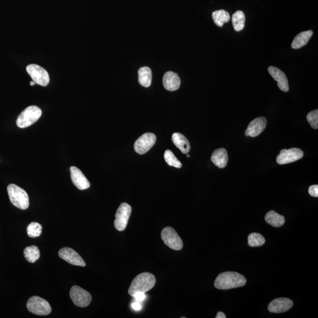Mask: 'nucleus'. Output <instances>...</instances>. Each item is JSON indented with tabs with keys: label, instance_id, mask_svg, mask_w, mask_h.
Here are the masks:
<instances>
[{
	"label": "nucleus",
	"instance_id": "2f4dec72",
	"mask_svg": "<svg viewBox=\"0 0 318 318\" xmlns=\"http://www.w3.org/2000/svg\"><path fill=\"white\" fill-rule=\"evenodd\" d=\"M131 307H132L134 310L139 311L142 310V306L140 304V302L136 301L131 304Z\"/></svg>",
	"mask_w": 318,
	"mask_h": 318
},
{
	"label": "nucleus",
	"instance_id": "9b49d317",
	"mask_svg": "<svg viewBox=\"0 0 318 318\" xmlns=\"http://www.w3.org/2000/svg\"><path fill=\"white\" fill-rule=\"evenodd\" d=\"M304 157V152L298 148L283 149L280 151L277 158V161L279 164H285L300 160Z\"/></svg>",
	"mask_w": 318,
	"mask_h": 318
},
{
	"label": "nucleus",
	"instance_id": "a211bd4d",
	"mask_svg": "<svg viewBox=\"0 0 318 318\" xmlns=\"http://www.w3.org/2000/svg\"><path fill=\"white\" fill-rule=\"evenodd\" d=\"M211 160L215 166L223 169L226 166L228 162V156L226 150L223 148L215 150L213 152Z\"/></svg>",
	"mask_w": 318,
	"mask_h": 318
},
{
	"label": "nucleus",
	"instance_id": "4be33fe9",
	"mask_svg": "<svg viewBox=\"0 0 318 318\" xmlns=\"http://www.w3.org/2000/svg\"><path fill=\"white\" fill-rule=\"evenodd\" d=\"M139 82L142 86L149 87L152 83V74L151 69L148 67H143L139 70Z\"/></svg>",
	"mask_w": 318,
	"mask_h": 318
},
{
	"label": "nucleus",
	"instance_id": "bb28decb",
	"mask_svg": "<svg viewBox=\"0 0 318 318\" xmlns=\"http://www.w3.org/2000/svg\"><path fill=\"white\" fill-rule=\"evenodd\" d=\"M265 238L258 233H252L248 237V244L251 247H258L264 245Z\"/></svg>",
	"mask_w": 318,
	"mask_h": 318
},
{
	"label": "nucleus",
	"instance_id": "39448f33",
	"mask_svg": "<svg viewBox=\"0 0 318 318\" xmlns=\"http://www.w3.org/2000/svg\"><path fill=\"white\" fill-rule=\"evenodd\" d=\"M28 310L38 316H48L51 313V308L49 303L39 296H34L27 303Z\"/></svg>",
	"mask_w": 318,
	"mask_h": 318
},
{
	"label": "nucleus",
	"instance_id": "6ab92c4d",
	"mask_svg": "<svg viewBox=\"0 0 318 318\" xmlns=\"http://www.w3.org/2000/svg\"><path fill=\"white\" fill-rule=\"evenodd\" d=\"M172 142L183 154H188L191 150L190 143L182 134L175 133L172 135Z\"/></svg>",
	"mask_w": 318,
	"mask_h": 318
},
{
	"label": "nucleus",
	"instance_id": "c756f323",
	"mask_svg": "<svg viewBox=\"0 0 318 318\" xmlns=\"http://www.w3.org/2000/svg\"><path fill=\"white\" fill-rule=\"evenodd\" d=\"M309 194L311 197H318V186L317 185L311 186L308 189Z\"/></svg>",
	"mask_w": 318,
	"mask_h": 318
},
{
	"label": "nucleus",
	"instance_id": "f8f14e48",
	"mask_svg": "<svg viewBox=\"0 0 318 318\" xmlns=\"http://www.w3.org/2000/svg\"><path fill=\"white\" fill-rule=\"evenodd\" d=\"M60 258L64 260L69 264L84 267L85 263L77 252L70 247H64L59 252Z\"/></svg>",
	"mask_w": 318,
	"mask_h": 318
},
{
	"label": "nucleus",
	"instance_id": "f03ea898",
	"mask_svg": "<svg viewBox=\"0 0 318 318\" xmlns=\"http://www.w3.org/2000/svg\"><path fill=\"white\" fill-rule=\"evenodd\" d=\"M156 284V278L149 272H143L134 278L128 289V292L133 297L137 292L146 293L151 290Z\"/></svg>",
	"mask_w": 318,
	"mask_h": 318
},
{
	"label": "nucleus",
	"instance_id": "1a4fd4ad",
	"mask_svg": "<svg viewBox=\"0 0 318 318\" xmlns=\"http://www.w3.org/2000/svg\"><path fill=\"white\" fill-rule=\"evenodd\" d=\"M26 69L27 73L36 84L41 86H47L50 82V77L46 70L37 64H30Z\"/></svg>",
	"mask_w": 318,
	"mask_h": 318
},
{
	"label": "nucleus",
	"instance_id": "423d86ee",
	"mask_svg": "<svg viewBox=\"0 0 318 318\" xmlns=\"http://www.w3.org/2000/svg\"><path fill=\"white\" fill-rule=\"evenodd\" d=\"M161 238L165 244L175 250H180L183 248V243L182 238L172 228L166 227L161 233Z\"/></svg>",
	"mask_w": 318,
	"mask_h": 318
},
{
	"label": "nucleus",
	"instance_id": "7c9ffc66",
	"mask_svg": "<svg viewBox=\"0 0 318 318\" xmlns=\"http://www.w3.org/2000/svg\"><path fill=\"white\" fill-rule=\"evenodd\" d=\"M133 297L135 298L136 301L142 302L146 299V295L145 293L137 292L136 294H134Z\"/></svg>",
	"mask_w": 318,
	"mask_h": 318
},
{
	"label": "nucleus",
	"instance_id": "72a5a7b5",
	"mask_svg": "<svg viewBox=\"0 0 318 318\" xmlns=\"http://www.w3.org/2000/svg\"><path fill=\"white\" fill-rule=\"evenodd\" d=\"M36 84V82L34 81L30 82V85H35Z\"/></svg>",
	"mask_w": 318,
	"mask_h": 318
},
{
	"label": "nucleus",
	"instance_id": "4468645a",
	"mask_svg": "<svg viewBox=\"0 0 318 318\" xmlns=\"http://www.w3.org/2000/svg\"><path fill=\"white\" fill-rule=\"evenodd\" d=\"M293 303L290 299L280 298L274 299L268 305V310L272 313L280 314L289 311Z\"/></svg>",
	"mask_w": 318,
	"mask_h": 318
},
{
	"label": "nucleus",
	"instance_id": "473e14b6",
	"mask_svg": "<svg viewBox=\"0 0 318 318\" xmlns=\"http://www.w3.org/2000/svg\"><path fill=\"white\" fill-rule=\"evenodd\" d=\"M226 317L225 316V314L222 312H219L218 314H217V316L216 317V318H226Z\"/></svg>",
	"mask_w": 318,
	"mask_h": 318
},
{
	"label": "nucleus",
	"instance_id": "aec40b11",
	"mask_svg": "<svg viewBox=\"0 0 318 318\" xmlns=\"http://www.w3.org/2000/svg\"><path fill=\"white\" fill-rule=\"evenodd\" d=\"M313 35V32L312 30L303 32L296 36L293 40L291 46L293 49H299L307 45L309 40Z\"/></svg>",
	"mask_w": 318,
	"mask_h": 318
},
{
	"label": "nucleus",
	"instance_id": "20e7f679",
	"mask_svg": "<svg viewBox=\"0 0 318 318\" xmlns=\"http://www.w3.org/2000/svg\"><path fill=\"white\" fill-rule=\"evenodd\" d=\"M41 115V110L38 106H29L18 116L16 121L17 126L24 128L32 126L40 118Z\"/></svg>",
	"mask_w": 318,
	"mask_h": 318
},
{
	"label": "nucleus",
	"instance_id": "b1692460",
	"mask_svg": "<svg viewBox=\"0 0 318 318\" xmlns=\"http://www.w3.org/2000/svg\"><path fill=\"white\" fill-rule=\"evenodd\" d=\"M212 18L216 25L222 27L223 24L229 22L231 17L228 12L224 10H220L213 12Z\"/></svg>",
	"mask_w": 318,
	"mask_h": 318
},
{
	"label": "nucleus",
	"instance_id": "393cba45",
	"mask_svg": "<svg viewBox=\"0 0 318 318\" xmlns=\"http://www.w3.org/2000/svg\"><path fill=\"white\" fill-rule=\"evenodd\" d=\"M24 255L27 261L35 263L40 257V252L38 247L31 246L27 247L24 250Z\"/></svg>",
	"mask_w": 318,
	"mask_h": 318
},
{
	"label": "nucleus",
	"instance_id": "5701e85b",
	"mask_svg": "<svg viewBox=\"0 0 318 318\" xmlns=\"http://www.w3.org/2000/svg\"><path fill=\"white\" fill-rule=\"evenodd\" d=\"M232 24L235 31L240 32L244 29L245 25V15L243 11H237L232 16Z\"/></svg>",
	"mask_w": 318,
	"mask_h": 318
},
{
	"label": "nucleus",
	"instance_id": "6e6552de",
	"mask_svg": "<svg viewBox=\"0 0 318 318\" xmlns=\"http://www.w3.org/2000/svg\"><path fill=\"white\" fill-rule=\"evenodd\" d=\"M70 298L74 304L79 307H88L92 301L90 293L81 287L74 286L72 287L70 292Z\"/></svg>",
	"mask_w": 318,
	"mask_h": 318
},
{
	"label": "nucleus",
	"instance_id": "9d476101",
	"mask_svg": "<svg viewBox=\"0 0 318 318\" xmlns=\"http://www.w3.org/2000/svg\"><path fill=\"white\" fill-rule=\"evenodd\" d=\"M157 142V136L152 133L143 134L134 143V151L139 155L146 154Z\"/></svg>",
	"mask_w": 318,
	"mask_h": 318
},
{
	"label": "nucleus",
	"instance_id": "dca6fc26",
	"mask_svg": "<svg viewBox=\"0 0 318 318\" xmlns=\"http://www.w3.org/2000/svg\"><path fill=\"white\" fill-rule=\"evenodd\" d=\"M268 72L275 80L278 82V85L280 89L285 91V92H287L289 91V87L288 81H287L285 73L274 66L269 67Z\"/></svg>",
	"mask_w": 318,
	"mask_h": 318
},
{
	"label": "nucleus",
	"instance_id": "412c9836",
	"mask_svg": "<svg viewBox=\"0 0 318 318\" xmlns=\"http://www.w3.org/2000/svg\"><path fill=\"white\" fill-rule=\"evenodd\" d=\"M265 221L269 225L275 228H279L282 226L285 223V219L284 216L279 215L274 210L270 211L265 216Z\"/></svg>",
	"mask_w": 318,
	"mask_h": 318
},
{
	"label": "nucleus",
	"instance_id": "f3484780",
	"mask_svg": "<svg viewBox=\"0 0 318 318\" xmlns=\"http://www.w3.org/2000/svg\"><path fill=\"white\" fill-rule=\"evenodd\" d=\"M180 83L181 81L176 73L172 72L165 73L163 79V84L167 90L173 91L179 89Z\"/></svg>",
	"mask_w": 318,
	"mask_h": 318
},
{
	"label": "nucleus",
	"instance_id": "c85d7f7f",
	"mask_svg": "<svg viewBox=\"0 0 318 318\" xmlns=\"http://www.w3.org/2000/svg\"><path fill=\"white\" fill-rule=\"evenodd\" d=\"M307 120L309 123L310 124L311 126L314 128V129H318V111L315 110V111H311L308 113L307 115Z\"/></svg>",
	"mask_w": 318,
	"mask_h": 318
},
{
	"label": "nucleus",
	"instance_id": "2eb2a0df",
	"mask_svg": "<svg viewBox=\"0 0 318 318\" xmlns=\"http://www.w3.org/2000/svg\"><path fill=\"white\" fill-rule=\"evenodd\" d=\"M267 124V119L259 117L254 119L249 124L245 131V135L252 137H257L265 130Z\"/></svg>",
	"mask_w": 318,
	"mask_h": 318
},
{
	"label": "nucleus",
	"instance_id": "cd10ccee",
	"mask_svg": "<svg viewBox=\"0 0 318 318\" xmlns=\"http://www.w3.org/2000/svg\"><path fill=\"white\" fill-rule=\"evenodd\" d=\"M27 234L30 238H35L40 236L42 226L38 222H32L27 226Z\"/></svg>",
	"mask_w": 318,
	"mask_h": 318
},
{
	"label": "nucleus",
	"instance_id": "ddd939ff",
	"mask_svg": "<svg viewBox=\"0 0 318 318\" xmlns=\"http://www.w3.org/2000/svg\"><path fill=\"white\" fill-rule=\"evenodd\" d=\"M70 175L73 184L79 190H85L90 188V183L84 174L78 167L72 166L70 167Z\"/></svg>",
	"mask_w": 318,
	"mask_h": 318
},
{
	"label": "nucleus",
	"instance_id": "f704fd0d",
	"mask_svg": "<svg viewBox=\"0 0 318 318\" xmlns=\"http://www.w3.org/2000/svg\"><path fill=\"white\" fill-rule=\"evenodd\" d=\"M187 157H188V158H191V156H190V155H187Z\"/></svg>",
	"mask_w": 318,
	"mask_h": 318
},
{
	"label": "nucleus",
	"instance_id": "f257e3e1",
	"mask_svg": "<svg viewBox=\"0 0 318 318\" xmlns=\"http://www.w3.org/2000/svg\"><path fill=\"white\" fill-rule=\"evenodd\" d=\"M246 278L242 275L235 272H226L220 274L215 281L216 288L228 290L246 285Z\"/></svg>",
	"mask_w": 318,
	"mask_h": 318
},
{
	"label": "nucleus",
	"instance_id": "7ed1b4c3",
	"mask_svg": "<svg viewBox=\"0 0 318 318\" xmlns=\"http://www.w3.org/2000/svg\"><path fill=\"white\" fill-rule=\"evenodd\" d=\"M9 198L12 204L21 210H26L29 207V198L28 194L19 186L10 184L7 187Z\"/></svg>",
	"mask_w": 318,
	"mask_h": 318
},
{
	"label": "nucleus",
	"instance_id": "a878e982",
	"mask_svg": "<svg viewBox=\"0 0 318 318\" xmlns=\"http://www.w3.org/2000/svg\"><path fill=\"white\" fill-rule=\"evenodd\" d=\"M164 158L165 161L169 166L178 168V169L182 167L181 162L178 160V159H177L173 153L170 150H167V151H165Z\"/></svg>",
	"mask_w": 318,
	"mask_h": 318
},
{
	"label": "nucleus",
	"instance_id": "0eeeda50",
	"mask_svg": "<svg viewBox=\"0 0 318 318\" xmlns=\"http://www.w3.org/2000/svg\"><path fill=\"white\" fill-rule=\"evenodd\" d=\"M131 213V207L126 203H122L116 213L115 227L118 231H123L126 228Z\"/></svg>",
	"mask_w": 318,
	"mask_h": 318
}]
</instances>
